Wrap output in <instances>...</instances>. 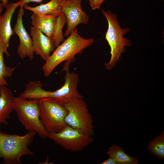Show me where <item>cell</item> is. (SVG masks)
<instances>
[{"instance_id":"cell-21","label":"cell","mask_w":164,"mask_h":164,"mask_svg":"<svg viewBox=\"0 0 164 164\" xmlns=\"http://www.w3.org/2000/svg\"><path fill=\"white\" fill-rule=\"evenodd\" d=\"M101 164H117L115 161L112 158L109 157L100 163Z\"/></svg>"},{"instance_id":"cell-23","label":"cell","mask_w":164,"mask_h":164,"mask_svg":"<svg viewBox=\"0 0 164 164\" xmlns=\"http://www.w3.org/2000/svg\"><path fill=\"white\" fill-rule=\"evenodd\" d=\"M3 5L2 2H1L0 1V17L1 15L2 12L3 10Z\"/></svg>"},{"instance_id":"cell-12","label":"cell","mask_w":164,"mask_h":164,"mask_svg":"<svg viewBox=\"0 0 164 164\" xmlns=\"http://www.w3.org/2000/svg\"><path fill=\"white\" fill-rule=\"evenodd\" d=\"M57 16L53 15L39 14L33 12L31 17L32 26L38 29L53 40Z\"/></svg>"},{"instance_id":"cell-3","label":"cell","mask_w":164,"mask_h":164,"mask_svg":"<svg viewBox=\"0 0 164 164\" xmlns=\"http://www.w3.org/2000/svg\"><path fill=\"white\" fill-rule=\"evenodd\" d=\"M101 12L108 22L105 39L111 48L110 60L105 63L104 65L107 70H110L118 62L121 54L125 51V46H131L132 44L130 40L123 37L129 31V29L121 27L117 15L110 10L105 11L102 9Z\"/></svg>"},{"instance_id":"cell-2","label":"cell","mask_w":164,"mask_h":164,"mask_svg":"<svg viewBox=\"0 0 164 164\" xmlns=\"http://www.w3.org/2000/svg\"><path fill=\"white\" fill-rule=\"evenodd\" d=\"M36 132L29 131L24 135L0 132V159L5 164H21L23 155H34L28 147L33 142Z\"/></svg>"},{"instance_id":"cell-11","label":"cell","mask_w":164,"mask_h":164,"mask_svg":"<svg viewBox=\"0 0 164 164\" xmlns=\"http://www.w3.org/2000/svg\"><path fill=\"white\" fill-rule=\"evenodd\" d=\"M22 0L8 4L5 7V12L0 17V39L6 50L9 46L10 37L15 34L11 27L12 17L15 10L20 6Z\"/></svg>"},{"instance_id":"cell-9","label":"cell","mask_w":164,"mask_h":164,"mask_svg":"<svg viewBox=\"0 0 164 164\" xmlns=\"http://www.w3.org/2000/svg\"><path fill=\"white\" fill-rule=\"evenodd\" d=\"M24 14L23 8H20L13 29L15 33L18 36L19 39V44L17 48V54L18 56L22 59L28 57L30 60H32L34 53L32 38L23 24L22 18Z\"/></svg>"},{"instance_id":"cell-14","label":"cell","mask_w":164,"mask_h":164,"mask_svg":"<svg viewBox=\"0 0 164 164\" xmlns=\"http://www.w3.org/2000/svg\"><path fill=\"white\" fill-rule=\"evenodd\" d=\"M66 0H51L45 4H41L32 7L26 4L25 9L39 14L58 15L63 12V8Z\"/></svg>"},{"instance_id":"cell-5","label":"cell","mask_w":164,"mask_h":164,"mask_svg":"<svg viewBox=\"0 0 164 164\" xmlns=\"http://www.w3.org/2000/svg\"><path fill=\"white\" fill-rule=\"evenodd\" d=\"M40 118L48 134L60 132L68 125L65 118L68 111L63 103L53 98L39 100Z\"/></svg>"},{"instance_id":"cell-20","label":"cell","mask_w":164,"mask_h":164,"mask_svg":"<svg viewBox=\"0 0 164 164\" xmlns=\"http://www.w3.org/2000/svg\"><path fill=\"white\" fill-rule=\"evenodd\" d=\"M43 1V0H22L19 6L20 8H23L24 5L30 2H36L40 3Z\"/></svg>"},{"instance_id":"cell-25","label":"cell","mask_w":164,"mask_h":164,"mask_svg":"<svg viewBox=\"0 0 164 164\" xmlns=\"http://www.w3.org/2000/svg\"><path fill=\"white\" fill-rule=\"evenodd\" d=\"M163 1H164V0H162Z\"/></svg>"},{"instance_id":"cell-17","label":"cell","mask_w":164,"mask_h":164,"mask_svg":"<svg viewBox=\"0 0 164 164\" xmlns=\"http://www.w3.org/2000/svg\"><path fill=\"white\" fill-rule=\"evenodd\" d=\"M148 149L150 153L162 159L164 158V132L162 131L158 136L152 140L148 145Z\"/></svg>"},{"instance_id":"cell-15","label":"cell","mask_w":164,"mask_h":164,"mask_svg":"<svg viewBox=\"0 0 164 164\" xmlns=\"http://www.w3.org/2000/svg\"><path fill=\"white\" fill-rule=\"evenodd\" d=\"M107 154L115 161L117 164H137L138 163L137 158L127 155L119 146L114 144L109 148Z\"/></svg>"},{"instance_id":"cell-22","label":"cell","mask_w":164,"mask_h":164,"mask_svg":"<svg viewBox=\"0 0 164 164\" xmlns=\"http://www.w3.org/2000/svg\"><path fill=\"white\" fill-rule=\"evenodd\" d=\"M2 2L3 6L6 7L8 4V0H1Z\"/></svg>"},{"instance_id":"cell-24","label":"cell","mask_w":164,"mask_h":164,"mask_svg":"<svg viewBox=\"0 0 164 164\" xmlns=\"http://www.w3.org/2000/svg\"><path fill=\"white\" fill-rule=\"evenodd\" d=\"M88 0L89 3L90 5L91 6L93 3V0Z\"/></svg>"},{"instance_id":"cell-7","label":"cell","mask_w":164,"mask_h":164,"mask_svg":"<svg viewBox=\"0 0 164 164\" xmlns=\"http://www.w3.org/2000/svg\"><path fill=\"white\" fill-rule=\"evenodd\" d=\"M48 138L63 149L74 152L82 150L94 141L91 136L68 125L59 132L49 134Z\"/></svg>"},{"instance_id":"cell-8","label":"cell","mask_w":164,"mask_h":164,"mask_svg":"<svg viewBox=\"0 0 164 164\" xmlns=\"http://www.w3.org/2000/svg\"><path fill=\"white\" fill-rule=\"evenodd\" d=\"M82 0H66L62 12L66 19L67 28L64 36L68 37L80 24H87L88 16L81 8Z\"/></svg>"},{"instance_id":"cell-19","label":"cell","mask_w":164,"mask_h":164,"mask_svg":"<svg viewBox=\"0 0 164 164\" xmlns=\"http://www.w3.org/2000/svg\"><path fill=\"white\" fill-rule=\"evenodd\" d=\"M106 0H93V3L91 6L93 10L99 9L102 3Z\"/></svg>"},{"instance_id":"cell-16","label":"cell","mask_w":164,"mask_h":164,"mask_svg":"<svg viewBox=\"0 0 164 164\" xmlns=\"http://www.w3.org/2000/svg\"><path fill=\"white\" fill-rule=\"evenodd\" d=\"M4 53L8 57L10 56L0 39V87L9 85L6 79L12 77L15 69L14 68H12L5 65L3 60Z\"/></svg>"},{"instance_id":"cell-13","label":"cell","mask_w":164,"mask_h":164,"mask_svg":"<svg viewBox=\"0 0 164 164\" xmlns=\"http://www.w3.org/2000/svg\"><path fill=\"white\" fill-rule=\"evenodd\" d=\"M14 97L11 90L5 86L0 87V125H7L14 110Z\"/></svg>"},{"instance_id":"cell-1","label":"cell","mask_w":164,"mask_h":164,"mask_svg":"<svg viewBox=\"0 0 164 164\" xmlns=\"http://www.w3.org/2000/svg\"><path fill=\"white\" fill-rule=\"evenodd\" d=\"M93 38L85 39L80 36L76 29L61 44L54 50L52 54L42 67L45 77H49L54 69L60 63L66 61L63 70H68L69 64L75 56L91 46L94 43Z\"/></svg>"},{"instance_id":"cell-6","label":"cell","mask_w":164,"mask_h":164,"mask_svg":"<svg viewBox=\"0 0 164 164\" xmlns=\"http://www.w3.org/2000/svg\"><path fill=\"white\" fill-rule=\"evenodd\" d=\"M68 111L65 118L68 125L91 136L94 134L92 117L83 97H75L63 102Z\"/></svg>"},{"instance_id":"cell-4","label":"cell","mask_w":164,"mask_h":164,"mask_svg":"<svg viewBox=\"0 0 164 164\" xmlns=\"http://www.w3.org/2000/svg\"><path fill=\"white\" fill-rule=\"evenodd\" d=\"M14 110L27 130L35 131L42 138H48L49 134L40 118L39 100L27 99L20 96L14 97Z\"/></svg>"},{"instance_id":"cell-18","label":"cell","mask_w":164,"mask_h":164,"mask_svg":"<svg viewBox=\"0 0 164 164\" xmlns=\"http://www.w3.org/2000/svg\"><path fill=\"white\" fill-rule=\"evenodd\" d=\"M66 23V19L63 12L57 16L56 24L53 38L56 47L64 40L62 29Z\"/></svg>"},{"instance_id":"cell-10","label":"cell","mask_w":164,"mask_h":164,"mask_svg":"<svg viewBox=\"0 0 164 164\" xmlns=\"http://www.w3.org/2000/svg\"><path fill=\"white\" fill-rule=\"evenodd\" d=\"M30 33L34 53L46 62L56 47L54 41L32 26L30 28Z\"/></svg>"}]
</instances>
